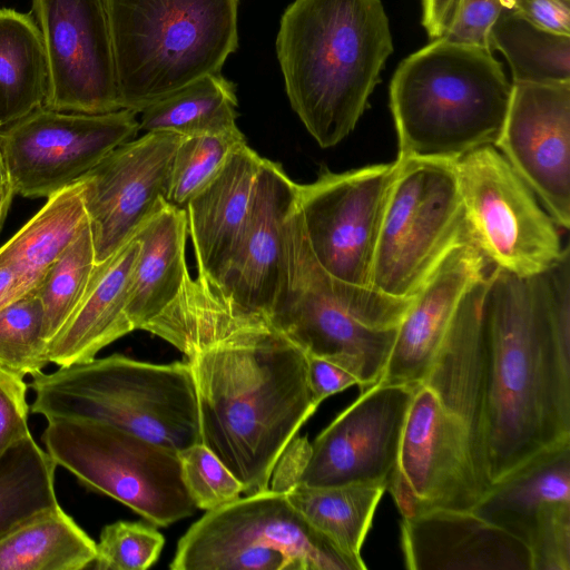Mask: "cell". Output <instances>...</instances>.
Here are the masks:
<instances>
[{"label": "cell", "mask_w": 570, "mask_h": 570, "mask_svg": "<svg viewBox=\"0 0 570 570\" xmlns=\"http://www.w3.org/2000/svg\"><path fill=\"white\" fill-rule=\"evenodd\" d=\"M482 315L490 370L485 459L490 484L570 440V252L522 277L494 269Z\"/></svg>", "instance_id": "1"}, {"label": "cell", "mask_w": 570, "mask_h": 570, "mask_svg": "<svg viewBox=\"0 0 570 570\" xmlns=\"http://www.w3.org/2000/svg\"><path fill=\"white\" fill-rule=\"evenodd\" d=\"M200 443L245 494L269 489L273 469L316 411L306 354L268 321L226 305L206 346L187 356Z\"/></svg>", "instance_id": "2"}, {"label": "cell", "mask_w": 570, "mask_h": 570, "mask_svg": "<svg viewBox=\"0 0 570 570\" xmlns=\"http://www.w3.org/2000/svg\"><path fill=\"white\" fill-rule=\"evenodd\" d=\"M393 52L381 0H294L276 56L292 109L323 147L356 126Z\"/></svg>", "instance_id": "3"}, {"label": "cell", "mask_w": 570, "mask_h": 570, "mask_svg": "<svg viewBox=\"0 0 570 570\" xmlns=\"http://www.w3.org/2000/svg\"><path fill=\"white\" fill-rule=\"evenodd\" d=\"M511 90L491 51L434 39L402 60L390 82L397 158L456 161L494 146Z\"/></svg>", "instance_id": "4"}, {"label": "cell", "mask_w": 570, "mask_h": 570, "mask_svg": "<svg viewBox=\"0 0 570 570\" xmlns=\"http://www.w3.org/2000/svg\"><path fill=\"white\" fill-rule=\"evenodd\" d=\"M286 277L267 321L306 355L330 361L361 393L380 384L411 301L365 294L332 278L317 263L295 206L287 217Z\"/></svg>", "instance_id": "5"}, {"label": "cell", "mask_w": 570, "mask_h": 570, "mask_svg": "<svg viewBox=\"0 0 570 570\" xmlns=\"http://www.w3.org/2000/svg\"><path fill=\"white\" fill-rule=\"evenodd\" d=\"M239 0H107L121 109L220 72L238 47Z\"/></svg>", "instance_id": "6"}, {"label": "cell", "mask_w": 570, "mask_h": 570, "mask_svg": "<svg viewBox=\"0 0 570 570\" xmlns=\"http://www.w3.org/2000/svg\"><path fill=\"white\" fill-rule=\"evenodd\" d=\"M32 413L105 422L180 451L200 442L188 362L156 364L120 354L37 373Z\"/></svg>", "instance_id": "7"}, {"label": "cell", "mask_w": 570, "mask_h": 570, "mask_svg": "<svg viewBox=\"0 0 570 570\" xmlns=\"http://www.w3.org/2000/svg\"><path fill=\"white\" fill-rule=\"evenodd\" d=\"M171 570H354L351 562L271 489L206 513L179 539Z\"/></svg>", "instance_id": "8"}, {"label": "cell", "mask_w": 570, "mask_h": 570, "mask_svg": "<svg viewBox=\"0 0 570 570\" xmlns=\"http://www.w3.org/2000/svg\"><path fill=\"white\" fill-rule=\"evenodd\" d=\"M57 465L156 527L194 514L178 452L118 426L89 419L47 421L42 436Z\"/></svg>", "instance_id": "9"}, {"label": "cell", "mask_w": 570, "mask_h": 570, "mask_svg": "<svg viewBox=\"0 0 570 570\" xmlns=\"http://www.w3.org/2000/svg\"><path fill=\"white\" fill-rule=\"evenodd\" d=\"M376 247L373 288L414 297L443 257L470 238L454 161L399 159Z\"/></svg>", "instance_id": "10"}, {"label": "cell", "mask_w": 570, "mask_h": 570, "mask_svg": "<svg viewBox=\"0 0 570 570\" xmlns=\"http://www.w3.org/2000/svg\"><path fill=\"white\" fill-rule=\"evenodd\" d=\"M454 166L470 238L488 263L522 277L557 263L564 249L559 226L493 145Z\"/></svg>", "instance_id": "11"}, {"label": "cell", "mask_w": 570, "mask_h": 570, "mask_svg": "<svg viewBox=\"0 0 570 570\" xmlns=\"http://www.w3.org/2000/svg\"><path fill=\"white\" fill-rule=\"evenodd\" d=\"M400 163L371 165L344 173L322 171L297 184V208L308 245L320 266L354 291L372 286L381 225Z\"/></svg>", "instance_id": "12"}, {"label": "cell", "mask_w": 570, "mask_h": 570, "mask_svg": "<svg viewBox=\"0 0 570 570\" xmlns=\"http://www.w3.org/2000/svg\"><path fill=\"white\" fill-rule=\"evenodd\" d=\"M137 112L81 114L41 106L0 128L8 180L22 197H49L140 130Z\"/></svg>", "instance_id": "13"}, {"label": "cell", "mask_w": 570, "mask_h": 570, "mask_svg": "<svg viewBox=\"0 0 570 570\" xmlns=\"http://www.w3.org/2000/svg\"><path fill=\"white\" fill-rule=\"evenodd\" d=\"M386 491L402 518L429 510L473 511L487 492L475 471L464 425L425 384L415 389L397 474Z\"/></svg>", "instance_id": "14"}, {"label": "cell", "mask_w": 570, "mask_h": 570, "mask_svg": "<svg viewBox=\"0 0 570 570\" xmlns=\"http://www.w3.org/2000/svg\"><path fill=\"white\" fill-rule=\"evenodd\" d=\"M47 65L43 106L59 111L119 110L107 0H32Z\"/></svg>", "instance_id": "15"}, {"label": "cell", "mask_w": 570, "mask_h": 570, "mask_svg": "<svg viewBox=\"0 0 570 570\" xmlns=\"http://www.w3.org/2000/svg\"><path fill=\"white\" fill-rule=\"evenodd\" d=\"M181 138L148 131L116 147L79 178L96 265L112 257L168 203L174 155Z\"/></svg>", "instance_id": "16"}, {"label": "cell", "mask_w": 570, "mask_h": 570, "mask_svg": "<svg viewBox=\"0 0 570 570\" xmlns=\"http://www.w3.org/2000/svg\"><path fill=\"white\" fill-rule=\"evenodd\" d=\"M416 386L377 384L361 393L311 443L298 483L377 482L387 490L397 474L403 430Z\"/></svg>", "instance_id": "17"}, {"label": "cell", "mask_w": 570, "mask_h": 570, "mask_svg": "<svg viewBox=\"0 0 570 570\" xmlns=\"http://www.w3.org/2000/svg\"><path fill=\"white\" fill-rule=\"evenodd\" d=\"M473 512L522 541L531 570H570V440L493 483Z\"/></svg>", "instance_id": "18"}, {"label": "cell", "mask_w": 570, "mask_h": 570, "mask_svg": "<svg viewBox=\"0 0 570 570\" xmlns=\"http://www.w3.org/2000/svg\"><path fill=\"white\" fill-rule=\"evenodd\" d=\"M494 147L554 223L570 226V81L512 82Z\"/></svg>", "instance_id": "19"}, {"label": "cell", "mask_w": 570, "mask_h": 570, "mask_svg": "<svg viewBox=\"0 0 570 570\" xmlns=\"http://www.w3.org/2000/svg\"><path fill=\"white\" fill-rule=\"evenodd\" d=\"M296 198L297 184L281 164L264 158L233 257L219 282L208 283L236 308L267 320L285 283V226Z\"/></svg>", "instance_id": "20"}, {"label": "cell", "mask_w": 570, "mask_h": 570, "mask_svg": "<svg viewBox=\"0 0 570 570\" xmlns=\"http://www.w3.org/2000/svg\"><path fill=\"white\" fill-rule=\"evenodd\" d=\"M488 261L471 238L456 244L414 296L402 318L380 384H423L464 295Z\"/></svg>", "instance_id": "21"}, {"label": "cell", "mask_w": 570, "mask_h": 570, "mask_svg": "<svg viewBox=\"0 0 570 570\" xmlns=\"http://www.w3.org/2000/svg\"><path fill=\"white\" fill-rule=\"evenodd\" d=\"M484 279L464 295L423 384L464 425L475 471L488 491L491 484L485 459V410L490 350L482 315Z\"/></svg>", "instance_id": "22"}, {"label": "cell", "mask_w": 570, "mask_h": 570, "mask_svg": "<svg viewBox=\"0 0 570 570\" xmlns=\"http://www.w3.org/2000/svg\"><path fill=\"white\" fill-rule=\"evenodd\" d=\"M401 544L411 570H531L528 547L473 511L402 518Z\"/></svg>", "instance_id": "23"}, {"label": "cell", "mask_w": 570, "mask_h": 570, "mask_svg": "<svg viewBox=\"0 0 570 570\" xmlns=\"http://www.w3.org/2000/svg\"><path fill=\"white\" fill-rule=\"evenodd\" d=\"M263 161L246 142L242 144L186 204L197 277L210 285L219 282L244 232Z\"/></svg>", "instance_id": "24"}, {"label": "cell", "mask_w": 570, "mask_h": 570, "mask_svg": "<svg viewBox=\"0 0 570 570\" xmlns=\"http://www.w3.org/2000/svg\"><path fill=\"white\" fill-rule=\"evenodd\" d=\"M139 248V242L134 237L108 261L96 265L80 303L48 343L50 363L66 366L89 361L104 347L134 331L126 306Z\"/></svg>", "instance_id": "25"}, {"label": "cell", "mask_w": 570, "mask_h": 570, "mask_svg": "<svg viewBox=\"0 0 570 570\" xmlns=\"http://www.w3.org/2000/svg\"><path fill=\"white\" fill-rule=\"evenodd\" d=\"M186 209L167 203L136 234L140 248L134 264L126 313L141 330L177 296L189 275L186 263Z\"/></svg>", "instance_id": "26"}, {"label": "cell", "mask_w": 570, "mask_h": 570, "mask_svg": "<svg viewBox=\"0 0 570 570\" xmlns=\"http://www.w3.org/2000/svg\"><path fill=\"white\" fill-rule=\"evenodd\" d=\"M385 491V484L377 482L335 487L297 483L285 494L303 518L351 562L354 570H364L366 564L361 549Z\"/></svg>", "instance_id": "27"}, {"label": "cell", "mask_w": 570, "mask_h": 570, "mask_svg": "<svg viewBox=\"0 0 570 570\" xmlns=\"http://www.w3.org/2000/svg\"><path fill=\"white\" fill-rule=\"evenodd\" d=\"M80 179L50 195L42 208L2 247L0 261L12 265L29 291L73 242L88 217Z\"/></svg>", "instance_id": "28"}, {"label": "cell", "mask_w": 570, "mask_h": 570, "mask_svg": "<svg viewBox=\"0 0 570 570\" xmlns=\"http://www.w3.org/2000/svg\"><path fill=\"white\" fill-rule=\"evenodd\" d=\"M47 91L48 65L36 20L0 9V126L43 106Z\"/></svg>", "instance_id": "29"}, {"label": "cell", "mask_w": 570, "mask_h": 570, "mask_svg": "<svg viewBox=\"0 0 570 570\" xmlns=\"http://www.w3.org/2000/svg\"><path fill=\"white\" fill-rule=\"evenodd\" d=\"M96 558V542L60 505L0 539V570H80Z\"/></svg>", "instance_id": "30"}, {"label": "cell", "mask_w": 570, "mask_h": 570, "mask_svg": "<svg viewBox=\"0 0 570 570\" xmlns=\"http://www.w3.org/2000/svg\"><path fill=\"white\" fill-rule=\"evenodd\" d=\"M235 86L220 72L206 75L140 112V129L181 136L220 132L237 127Z\"/></svg>", "instance_id": "31"}, {"label": "cell", "mask_w": 570, "mask_h": 570, "mask_svg": "<svg viewBox=\"0 0 570 570\" xmlns=\"http://www.w3.org/2000/svg\"><path fill=\"white\" fill-rule=\"evenodd\" d=\"M489 47L507 58L512 82L570 81V36L539 27L508 6L491 28Z\"/></svg>", "instance_id": "32"}, {"label": "cell", "mask_w": 570, "mask_h": 570, "mask_svg": "<svg viewBox=\"0 0 570 570\" xmlns=\"http://www.w3.org/2000/svg\"><path fill=\"white\" fill-rule=\"evenodd\" d=\"M57 464L30 435L0 459V539L33 517L59 505Z\"/></svg>", "instance_id": "33"}, {"label": "cell", "mask_w": 570, "mask_h": 570, "mask_svg": "<svg viewBox=\"0 0 570 570\" xmlns=\"http://www.w3.org/2000/svg\"><path fill=\"white\" fill-rule=\"evenodd\" d=\"M96 267L89 222L47 269L36 292L43 309V337L49 343L73 313Z\"/></svg>", "instance_id": "34"}, {"label": "cell", "mask_w": 570, "mask_h": 570, "mask_svg": "<svg viewBox=\"0 0 570 570\" xmlns=\"http://www.w3.org/2000/svg\"><path fill=\"white\" fill-rule=\"evenodd\" d=\"M245 136L238 127L193 136H183L174 155L168 203L185 208L223 168Z\"/></svg>", "instance_id": "35"}, {"label": "cell", "mask_w": 570, "mask_h": 570, "mask_svg": "<svg viewBox=\"0 0 570 570\" xmlns=\"http://www.w3.org/2000/svg\"><path fill=\"white\" fill-rule=\"evenodd\" d=\"M47 346L36 288L0 309V368L22 379L33 376L50 363Z\"/></svg>", "instance_id": "36"}, {"label": "cell", "mask_w": 570, "mask_h": 570, "mask_svg": "<svg viewBox=\"0 0 570 570\" xmlns=\"http://www.w3.org/2000/svg\"><path fill=\"white\" fill-rule=\"evenodd\" d=\"M165 539L156 528L141 522L117 521L104 527L94 568L99 570H145L159 558Z\"/></svg>", "instance_id": "37"}, {"label": "cell", "mask_w": 570, "mask_h": 570, "mask_svg": "<svg viewBox=\"0 0 570 570\" xmlns=\"http://www.w3.org/2000/svg\"><path fill=\"white\" fill-rule=\"evenodd\" d=\"M181 478L197 509L210 511L244 493L243 484L203 443L178 451Z\"/></svg>", "instance_id": "38"}, {"label": "cell", "mask_w": 570, "mask_h": 570, "mask_svg": "<svg viewBox=\"0 0 570 570\" xmlns=\"http://www.w3.org/2000/svg\"><path fill=\"white\" fill-rule=\"evenodd\" d=\"M505 6V0H459L454 14L440 38L491 51L490 31Z\"/></svg>", "instance_id": "39"}, {"label": "cell", "mask_w": 570, "mask_h": 570, "mask_svg": "<svg viewBox=\"0 0 570 570\" xmlns=\"http://www.w3.org/2000/svg\"><path fill=\"white\" fill-rule=\"evenodd\" d=\"M26 394L23 379L0 368V459L13 444L30 435Z\"/></svg>", "instance_id": "40"}, {"label": "cell", "mask_w": 570, "mask_h": 570, "mask_svg": "<svg viewBox=\"0 0 570 570\" xmlns=\"http://www.w3.org/2000/svg\"><path fill=\"white\" fill-rule=\"evenodd\" d=\"M505 4L539 27L570 36V0H505Z\"/></svg>", "instance_id": "41"}, {"label": "cell", "mask_w": 570, "mask_h": 570, "mask_svg": "<svg viewBox=\"0 0 570 570\" xmlns=\"http://www.w3.org/2000/svg\"><path fill=\"white\" fill-rule=\"evenodd\" d=\"M307 382L313 401L320 405L328 396L357 385V380L343 367L321 357L306 355Z\"/></svg>", "instance_id": "42"}, {"label": "cell", "mask_w": 570, "mask_h": 570, "mask_svg": "<svg viewBox=\"0 0 570 570\" xmlns=\"http://www.w3.org/2000/svg\"><path fill=\"white\" fill-rule=\"evenodd\" d=\"M311 452L307 438H296L288 443L279 455L269 480V489L287 492L299 482Z\"/></svg>", "instance_id": "43"}, {"label": "cell", "mask_w": 570, "mask_h": 570, "mask_svg": "<svg viewBox=\"0 0 570 570\" xmlns=\"http://www.w3.org/2000/svg\"><path fill=\"white\" fill-rule=\"evenodd\" d=\"M459 0H422V24L431 39L448 28Z\"/></svg>", "instance_id": "44"}, {"label": "cell", "mask_w": 570, "mask_h": 570, "mask_svg": "<svg viewBox=\"0 0 570 570\" xmlns=\"http://www.w3.org/2000/svg\"><path fill=\"white\" fill-rule=\"evenodd\" d=\"M29 288L18 271L0 261V309L28 294Z\"/></svg>", "instance_id": "45"}, {"label": "cell", "mask_w": 570, "mask_h": 570, "mask_svg": "<svg viewBox=\"0 0 570 570\" xmlns=\"http://www.w3.org/2000/svg\"><path fill=\"white\" fill-rule=\"evenodd\" d=\"M14 195L9 180L0 181V229Z\"/></svg>", "instance_id": "46"}, {"label": "cell", "mask_w": 570, "mask_h": 570, "mask_svg": "<svg viewBox=\"0 0 570 570\" xmlns=\"http://www.w3.org/2000/svg\"><path fill=\"white\" fill-rule=\"evenodd\" d=\"M0 128H1V126H0ZM4 180H8V175H7V169H6L4 159H3L1 145H0V181H4Z\"/></svg>", "instance_id": "47"}]
</instances>
